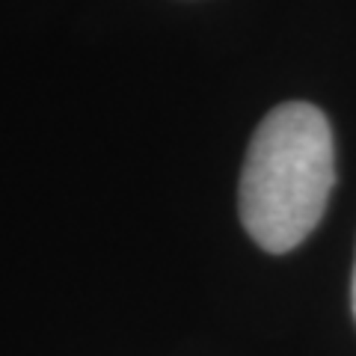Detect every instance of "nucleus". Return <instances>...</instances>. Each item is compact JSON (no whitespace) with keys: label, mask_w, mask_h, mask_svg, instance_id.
Returning a JSON list of instances; mask_svg holds the SVG:
<instances>
[{"label":"nucleus","mask_w":356,"mask_h":356,"mask_svg":"<svg viewBox=\"0 0 356 356\" xmlns=\"http://www.w3.org/2000/svg\"><path fill=\"white\" fill-rule=\"evenodd\" d=\"M353 315H356V264H353Z\"/></svg>","instance_id":"f03ea898"},{"label":"nucleus","mask_w":356,"mask_h":356,"mask_svg":"<svg viewBox=\"0 0 356 356\" xmlns=\"http://www.w3.org/2000/svg\"><path fill=\"white\" fill-rule=\"evenodd\" d=\"M336 181L332 131L315 104L291 102L264 116L241 172V220L267 252H288L312 235Z\"/></svg>","instance_id":"f257e3e1"}]
</instances>
